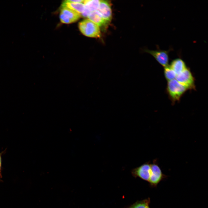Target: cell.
I'll return each mask as SVG.
<instances>
[{
    "label": "cell",
    "instance_id": "cell-6",
    "mask_svg": "<svg viewBox=\"0 0 208 208\" xmlns=\"http://www.w3.org/2000/svg\"><path fill=\"white\" fill-rule=\"evenodd\" d=\"M170 50L146 49L145 51L151 55L160 65L164 67L168 65L169 53Z\"/></svg>",
    "mask_w": 208,
    "mask_h": 208
},
{
    "label": "cell",
    "instance_id": "cell-9",
    "mask_svg": "<svg viewBox=\"0 0 208 208\" xmlns=\"http://www.w3.org/2000/svg\"><path fill=\"white\" fill-rule=\"evenodd\" d=\"M88 18L99 27L106 26L109 23L102 17L97 10L91 12Z\"/></svg>",
    "mask_w": 208,
    "mask_h": 208
},
{
    "label": "cell",
    "instance_id": "cell-14",
    "mask_svg": "<svg viewBox=\"0 0 208 208\" xmlns=\"http://www.w3.org/2000/svg\"><path fill=\"white\" fill-rule=\"evenodd\" d=\"M150 202V200L149 198L138 201L129 208H150L149 206Z\"/></svg>",
    "mask_w": 208,
    "mask_h": 208
},
{
    "label": "cell",
    "instance_id": "cell-3",
    "mask_svg": "<svg viewBox=\"0 0 208 208\" xmlns=\"http://www.w3.org/2000/svg\"><path fill=\"white\" fill-rule=\"evenodd\" d=\"M151 175L148 182L151 186L155 187L167 176L162 173L159 166L157 159H154L153 163H151Z\"/></svg>",
    "mask_w": 208,
    "mask_h": 208
},
{
    "label": "cell",
    "instance_id": "cell-13",
    "mask_svg": "<svg viewBox=\"0 0 208 208\" xmlns=\"http://www.w3.org/2000/svg\"><path fill=\"white\" fill-rule=\"evenodd\" d=\"M164 72L165 77L168 81L175 79L177 75L170 65L164 67Z\"/></svg>",
    "mask_w": 208,
    "mask_h": 208
},
{
    "label": "cell",
    "instance_id": "cell-11",
    "mask_svg": "<svg viewBox=\"0 0 208 208\" xmlns=\"http://www.w3.org/2000/svg\"><path fill=\"white\" fill-rule=\"evenodd\" d=\"M62 5L65 6L81 14L85 9V5L83 3H71L64 1Z\"/></svg>",
    "mask_w": 208,
    "mask_h": 208
},
{
    "label": "cell",
    "instance_id": "cell-4",
    "mask_svg": "<svg viewBox=\"0 0 208 208\" xmlns=\"http://www.w3.org/2000/svg\"><path fill=\"white\" fill-rule=\"evenodd\" d=\"M81 16V14L65 6L62 5L60 15L62 23L65 24L72 23L77 21Z\"/></svg>",
    "mask_w": 208,
    "mask_h": 208
},
{
    "label": "cell",
    "instance_id": "cell-1",
    "mask_svg": "<svg viewBox=\"0 0 208 208\" xmlns=\"http://www.w3.org/2000/svg\"><path fill=\"white\" fill-rule=\"evenodd\" d=\"M78 25L81 32L87 37L98 38L101 36L99 27L88 19L81 21Z\"/></svg>",
    "mask_w": 208,
    "mask_h": 208
},
{
    "label": "cell",
    "instance_id": "cell-5",
    "mask_svg": "<svg viewBox=\"0 0 208 208\" xmlns=\"http://www.w3.org/2000/svg\"><path fill=\"white\" fill-rule=\"evenodd\" d=\"M175 79L187 89L195 88L194 77L190 70L187 68L181 73L177 75Z\"/></svg>",
    "mask_w": 208,
    "mask_h": 208
},
{
    "label": "cell",
    "instance_id": "cell-10",
    "mask_svg": "<svg viewBox=\"0 0 208 208\" xmlns=\"http://www.w3.org/2000/svg\"><path fill=\"white\" fill-rule=\"evenodd\" d=\"M170 66L177 75L181 73L187 68L184 62L180 58L173 60Z\"/></svg>",
    "mask_w": 208,
    "mask_h": 208
},
{
    "label": "cell",
    "instance_id": "cell-15",
    "mask_svg": "<svg viewBox=\"0 0 208 208\" xmlns=\"http://www.w3.org/2000/svg\"><path fill=\"white\" fill-rule=\"evenodd\" d=\"M66 1L71 2V3H83L84 1V0H66Z\"/></svg>",
    "mask_w": 208,
    "mask_h": 208
},
{
    "label": "cell",
    "instance_id": "cell-16",
    "mask_svg": "<svg viewBox=\"0 0 208 208\" xmlns=\"http://www.w3.org/2000/svg\"><path fill=\"white\" fill-rule=\"evenodd\" d=\"M1 154L0 153V178L1 177Z\"/></svg>",
    "mask_w": 208,
    "mask_h": 208
},
{
    "label": "cell",
    "instance_id": "cell-12",
    "mask_svg": "<svg viewBox=\"0 0 208 208\" xmlns=\"http://www.w3.org/2000/svg\"><path fill=\"white\" fill-rule=\"evenodd\" d=\"M85 7L91 12L98 10L100 3V0H84L83 2Z\"/></svg>",
    "mask_w": 208,
    "mask_h": 208
},
{
    "label": "cell",
    "instance_id": "cell-7",
    "mask_svg": "<svg viewBox=\"0 0 208 208\" xmlns=\"http://www.w3.org/2000/svg\"><path fill=\"white\" fill-rule=\"evenodd\" d=\"M151 170V163L147 162L134 169L132 171V173L134 176L148 181Z\"/></svg>",
    "mask_w": 208,
    "mask_h": 208
},
{
    "label": "cell",
    "instance_id": "cell-2",
    "mask_svg": "<svg viewBox=\"0 0 208 208\" xmlns=\"http://www.w3.org/2000/svg\"><path fill=\"white\" fill-rule=\"evenodd\" d=\"M167 89L170 97L174 102L179 101L187 90L175 79L168 81Z\"/></svg>",
    "mask_w": 208,
    "mask_h": 208
},
{
    "label": "cell",
    "instance_id": "cell-8",
    "mask_svg": "<svg viewBox=\"0 0 208 208\" xmlns=\"http://www.w3.org/2000/svg\"><path fill=\"white\" fill-rule=\"evenodd\" d=\"M97 11L102 17L108 22L112 18V11L111 5L107 1L100 0V3Z\"/></svg>",
    "mask_w": 208,
    "mask_h": 208
}]
</instances>
